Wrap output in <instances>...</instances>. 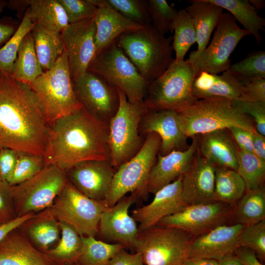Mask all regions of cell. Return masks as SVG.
I'll return each instance as SVG.
<instances>
[{
	"label": "cell",
	"mask_w": 265,
	"mask_h": 265,
	"mask_svg": "<svg viewBox=\"0 0 265 265\" xmlns=\"http://www.w3.org/2000/svg\"><path fill=\"white\" fill-rule=\"evenodd\" d=\"M60 238L56 244L45 253L57 265L78 262L82 249L81 236L70 225L59 222Z\"/></svg>",
	"instance_id": "e575fe53"
},
{
	"label": "cell",
	"mask_w": 265,
	"mask_h": 265,
	"mask_svg": "<svg viewBox=\"0 0 265 265\" xmlns=\"http://www.w3.org/2000/svg\"><path fill=\"white\" fill-rule=\"evenodd\" d=\"M35 24L26 11L14 34L0 48V71L2 73L11 74L20 45Z\"/></svg>",
	"instance_id": "ab89813d"
},
{
	"label": "cell",
	"mask_w": 265,
	"mask_h": 265,
	"mask_svg": "<svg viewBox=\"0 0 265 265\" xmlns=\"http://www.w3.org/2000/svg\"><path fill=\"white\" fill-rule=\"evenodd\" d=\"M234 253L242 265H263L253 250L242 246H238Z\"/></svg>",
	"instance_id": "11a10c76"
},
{
	"label": "cell",
	"mask_w": 265,
	"mask_h": 265,
	"mask_svg": "<svg viewBox=\"0 0 265 265\" xmlns=\"http://www.w3.org/2000/svg\"><path fill=\"white\" fill-rule=\"evenodd\" d=\"M7 1L0 0V13L7 6ZM18 26L10 18L0 20V47L3 45L14 34Z\"/></svg>",
	"instance_id": "db71d44e"
},
{
	"label": "cell",
	"mask_w": 265,
	"mask_h": 265,
	"mask_svg": "<svg viewBox=\"0 0 265 265\" xmlns=\"http://www.w3.org/2000/svg\"><path fill=\"white\" fill-rule=\"evenodd\" d=\"M244 226L239 223L222 225L193 237L189 244L188 258L218 261L233 253L238 247V236Z\"/></svg>",
	"instance_id": "ffe728a7"
},
{
	"label": "cell",
	"mask_w": 265,
	"mask_h": 265,
	"mask_svg": "<svg viewBox=\"0 0 265 265\" xmlns=\"http://www.w3.org/2000/svg\"><path fill=\"white\" fill-rule=\"evenodd\" d=\"M87 71L98 75L122 92L129 102L143 103L150 82L143 78L114 41L95 55Z\"/></svg>",
	"instance_id": "ba28073f"
},
{
	"label": "cell",
	"mask_w": 265,
	"mask_h": 265,
	"mask_svg": "<svg viewBox=\"0 0 265 265\" xmlns=\"http://www.w3.org/2000/svg\"><path fill=\"white\" fill-rule=\"evenodd\" d=\"M160 142L157 133L147 134L140 151L116 169L105 201L107 207L115 205L128 193L135 194L140 199L147 196L148 176L156 162Z\"/></svg>",
	"instance_id": "9c48e42d"
},
{
	"label": "cell",
	"mask_w": 265,
	"mask_h": 265,
	"mask_svg": "<svg viewBox=\"0 0 265 265\" xmlns=\"http://www.w3.org/2000/svg\"><path fill=\"white\" fill-rule=\"evenodd\" d=\"M265 219V188L246 190L236 205L233 224L244 226L255 224Z\"/></svg>",
	"instance_id": "d590c367"
},
{
	"label": "cell",
	"mask_w": 265,
	"mask_h": 265,
	"mask_svg": "<svg viewBox=\"0 0 265 265\" xmlns=\"http://www.w3.org/2000/svg\"><path fill=\"white\" fill-rule=\"evenodd\" d=\"M0 265H57L16 228L0 241Z\"/></svg>",
	"instance_id": "cb8c5ba5"
},
{
	"label": "cell",
	"mask_w": 265,
	"mask_h": 265,
	"mask_svg": "<svg viewBox=\"0 0 265 265\" xmlns=\"http://www.w3.org/2000/svg\"><path fill=\"white\" fill-rule=\"evenodd\" d=\"M198 137L185 150H173L165 156L158 154L157 161L152 166L148 179L147 191H157L183 175L190 166L198 149Z\"/></svg>",
	"instance_id": "603a6c76"
},
{
	"label": "cell",
	"mask_w": 265,
	"mask_h": 265,
	"mask_svg": "<svg viewBox=\"0 0 265 265\" xmlns=\"http://www.w3.org/2000/svg\"><path fill=\"white\" fill-rule=\"evenodd\" d=\"M17 217L12 197L11 186L6 182L0 181V226Z\"/></svg>",
	"instance_id": "681fc988"
},
{
	"label": "cell",
	"mask_w": 265,
	"mask_h": 265,
	"mask_svg": "<svg viewBox=\"0 0 265 265\" xmlns=\"http://www.w3.org/2000/svg\"><path fill=\"white\" fill-rule=\"evenodd\" d=\"M18 156V153L13 149H0V181L7 182L15 167Z\"/></svg>",
	"instance_id": "f907efd6"
},
{
	"label": "cell",
	"mask_w": 265,
	"mask_h": 265,
	"mask_svg": "<svg viewBox=\"0 0 265 265\" xmlns=\"http://www.w3.org/2000/svg\"><path fill=\"white\" fill-rule=\"evenodd\" d=\"M63 8L69 24L92 19L98 7L92 0H57Z\"/></svg>",
	"instance_id": "bcb514c9"
},
{
	"label": "cell",
	"mask_w": 265,
	"mask_h": 265,
	"mask_svg": "<svg viewBox=\"0 0 265 265\" xmlns=\"http://www.w3.org/2000/svg\"><path fill=\"white\" fill-rule=\"evenodd\" d=\"M253 152L257 157L265 161V136L257 131L253 133Z\"/></svg>",
	"instance_id": "9f6ffc18"
},
{
	"label": "cell",
	"mask_w": 265,
	"mask_h": 265,
	"mask_svg": "<svg viewBox=\"0 0 265 265\" xmlns=\"http://www.w3.org/2000/svg\"><path fill=\"white\" fill-rule=\"evenodd\" d=\"M228 130L239 150L253 153V132L239 127H232Z\"/></svg>",
	"instance_id": "816d5d0a"
},
{
	"label": "cell",
	"mask_w": 265,
	"mask_h": 265,
	"mask_svg": "<svg viewBox=\"0 0 265 265\" xmlns=\"http://www.w3.org/2000/svg\"><path fill=\"white\" fill-rule=\"evenodd\" d=\"M182 265H219L218 261L207 258H193L186 259Z\"/></svg>",
	"instance_id": "91938a15"
},
{
	"label": "cell",
	"mask_w": 265,
	"mask_h": 265,
	"mask_svg": "<svg viewBox=\"0 0 265 265\" xmlns=\"http://www.w3.org/2000/svg\"><path fill=\"white\" fill-rule=\"evenodd\" d=\"M208 47L199 54L191 52L187 60L194 66L197 75L201 72L218 74L227 70L230 56L238 43L249 33L237 25L229 12H223Z\"/></svg>",
	"instance_id": "4fadbf2b"
},
{
	"label": "cell",
	"mask_w": 265,
	"mask_h": 265,
	"mask_svg": "<svg viewBox=\"0 0 265 265\" xmlns=\"http://www.w3.org/2000/svg\"><path fill=\"white\" fill-rule=\"evenodd\" d=\"M30 31L20 45L11 74L15 80L26 84L32 82L44 72L36 54Z\"/></svg>",
	"instance_id": "d6a6232c"
},
{
	"label": "cell",
	"mask_w": 265,
	"mask_h": 265,
	"mask_svg": "<svg viewBox=\"0 0 265 265\" xmlns=\"http://www.w3.org/2000/svg\"><path fill=\"white\" fill-rule=\"evenodd\" d=\"M110 265H145L139 252L130 253L123 248L111 259Z\"/></svg>",
	"instance_id": "f5cc1de1"
},
{
	"label": "cell",
	"mask_w": 265,
	"mask_h": 265,
	"mask_svg": "<svg viewBox=\"0 0 265 265\" xmlns=\"http://www.w3.org/2000/svg\"><path fill=\"white\" fill-rule=\"evenodd\" d=\"M106 0L114 9L128 20L141 26L151 24L147 0Z\"/></svg>",
	"instance_id": "f6af8a7d"
},
{
	"label": "cell",
	"mask_w": 265,
	"mask_h": 265,
	"mask_svg": "<svg viewBox=\"0 0 265 265\" xmlns=\"http://www.w3.org/2000/svg\"><path fill=\"white\" fill-rule=\"evenodd\" d=\"M139 200L137 195L131 194L106 207L101 215L97 235L109 243H119L126 249L135 251L139 230L129 210Z\"/></svg>",
	"instance_id": "2e32d148"
},
{
	"label": "cell",
	"mask_w": 265,
	"mask_h": 265,
	"mask_svg": "<svg viewBox=\"0 0 265 265\" xmlns=\"http://www.w3.org/2000/svg\"><path fill=\"white\" fill-rule=\"evenodd\" d=\"M174 35L172 47L176 61L184 60L191 46L196 42V35L191 19L185 9L178 11L173 24Z\"/></svg>",
	"instance_id": "74e56055"
},
{
	"label": "cell",
	"mask_w": 265,
	"mask_h": 265,
	"mask_svg": "<svg viewBox=\"0 0 265 265\" xmlns=\"http://www.w3.org/2000/svg\"><path fill=\"white\" fill-rule=\"evenodd\" d=\"M82 249L78 263L80 265H110L121 244L98 240L93 236H81Z\"/></svg>",
	"instance_id": "8d00e7d4"
},
{
	"label": "cell",
	"mask_w": 265,
	"mask_h": 265,
	"mask_svg": "<svg viewBox=\"0 0 265 265\" xmlns=\"http://www.w3.org/2000/svg\"><path fill=\"white\" fill-rule=\"evenodd\" d=\"M232 104L253 120L257 132L265 136V102L232 101Z\"/></svg>",
	"instance_id": "7dc6e473"
},
{
	"label": "cell",
	"mask_w": 265,
	"mask_h": 265,
	"mask_svg": "<svg viewBox=\"0 0 265 265\" xmlns=\"http://www.w3.org/2000/svg\"><path fill=\"white\" fill-rule=\"evenodd\" d=\"M50 131L42 105L29 85L3 74L0 83V149L44 157Z\"/></svg>",
	"instance_id": "6da1fadb"
},
{
	"label": "cell",
	"mask_w": 265,
	"mask_h": 265,
	"mask_svg": "<svg viewBox=\"0 0 265 265\" xmlns=\"http://www.w3.org/2000/svg\"><path fill=\"white\" fill-rule=\"evenodd\" d=\"M173 38L159 32L151 24L126 31L114 41L141 75L151 82L160 76L174 60Z\"/></svg>",
	"instance_id": "3957f363"
},
{
	"label": "cell",
	"mask_w": 265,
	"mask_h": 265,
	"mask_svg": "<svg viewBox=\"0 0 265 265\" xmlns=\"http://www.w3.org/2000/svg\"><path fill=\"white\" fill-rule=\"evenodd\" d=\"M6 6L15 10L22 20L29 7V0H10L7 1Z\"/></svg>",
	"instance_id": "680465c9"
},
{
	"label": "cell",
	"mask_w": 265,
	"mask_h": 265,
	"mask_svg": "<svg viewBox=\"0 0 265 265\" xmlns=\"http://www.w3.org/2000/svg\"><path fill=\"white\" fill-rule=\"evenodd\" d=\"M30 19L48 29L60 34L69 24L66 13L57 0H29Z\"/></svg>",
	"instance_id": "f546056e"
},
{
	"label": "cell",
	"mask_w": 265,
	"mask_h": 265,
	"mask_svg": "<svg viewBox=\"0 0 265 265\" xmlns=\"http://www.w3.org/2000/svg\"><path fill=\"white\" fill-rule=\"evenodd\" d=\"M34 48L44 72L50 69L63 53L64 49L60 34L35 23L31 30Z\"/></svg>",
	"instance_id": "4dcf8cb0"
},
{
	"label": "cell",
	"mask_w": 265,
	"mask_h": 265,
	"mask_svg": "<svg viewBox=\"0 0 265 265\" xmlns=\"http://www.w3.org/2000/svg\"><path fill=\"white\" fill-rule=\"evenodd\" d=\"M68 182L66 171L55 165H46L32 178L11 186L17 217L35 214L50 208Z\"/></svg>",
	"instance_id": "30bf717a"
},
{
	"label": "cell",
	"mask_w": 265,
	"mask_h": 265,
	"mask_svg": "<svg viewBox=\"0 0 265 265\" xmlns=\"http://www.w3.org/2000/svg\"><path fill=\"white\" fill-rule=\"evenodd\" d=\"M215 168L212 162L196 154L182 180V199L187 206L213 202Z\"/></svg>",
	"instance_id": "44dd1931"
},
{
	"label": "cell",
	"mask_w": 265,
	"mask_h": 265,
	"mask_svg": "<svg viewBox=\"0 0 265 265\" xmlns=\"http://www.w3.org/2000/svg\"><path fill=\"white\" fill-rule=\"evenodd\" d=\"M236 206L218 202L190 205L161 219L157 225L181 229L193 237L233 224Z\"/></svg>",
	"instance_id": "5bb4252c"
},
{
	"label": "cell",
	"mask_w": 265,
	"mask_h": 265,
	"mask_svg": "<svg viewBox=\"0 0 265 265\" xmlns=\"http://www.w3.org/2000/svg\"><path fill=\"white\" fill-rule=\"evenodd\" d=\"M94 18L69 24L60 33L72 80L84 74L95 55Z\"/></svg>",
	"instance_id": "e0dca14e"
},
{
	"label": "cell",
	"mask_w": 265,
	"mask_h": 265,
	"mask_svg": "<svg viewBox=\"0 0 265 265\" xmlns=\"http://www.w3.org/2000/svg\"><path fill=\"white\" fill-rule=\"evenodd\" d=\"M190 5L185 10L189 14L196 35L197 50L195 54L201 53L207 48L212 31L216 27L223 9L207 0L188 1Z\"/></svg>",
	"instance_id": "f1b7e54d"
},
{
	"label": "cell",
	"mask_w": 265,
	"mask_h": 265,
	"mask_svg": "<svg viewBox=\"0 0 265 265\" xmlns=\"http://www.w3.org/2000/svg\"><path fill=\"white\" fill-rule=\"evenodd\" d=\"M116 169L110 160L79 163L66 171L68 181L88 197L105 201Z\"/></svg>",
	"instance_id": "ac0fdd59"
},
{
	"label": "cell",
	"mask_w": 265,
	"mask_h": 265,
	"mask_svg": "<svg viewBox=\"0 0 265 265\" xmlns=\"http://www.w3.org/2000/svg\"><path fill=\"white\" fill-rule=\"evenodd\" d=\"M147 5L152 26L163 35L173 32L178 11L165 0H148Z\"/></svg>",
	"instance_id": "60d3db41"
},
{
	"label": "cell",
	"mask_w": 265,
	"mask_h": 265,
	"mask_svg": "<svg viewBox=\"0 0 265 265\" xmlns=\"http://www.w3.org/2000/svg\"><path fill=\"white\" fill-rule=\"evenodd\" d=\"M182 178L183 175L157 191L149 204L132 211L131 216L139 223V231L156 226L163 218L179 212L187 206L181 196Z\"/></svg>",
	"instance_id": "d6986e66"
},
{
	"label": "cell",
	"mask_w": 265,
	"mask_h": 265,
	"mask_svg": "<svg viewBox=\"0 0 265 265\" xmlns=\"http://www.w3.org/2000/svg\"><path fill=\"white\" fill-rule=\"evenodd\" d=\"M250 3L255 8L260 10L264 7L265 0H249Z\"/></svg>",
	"instance_id": "6125c7cd"
},
{
	"label": "cell",
	"mask_w": 265,
	"mask_h": 265,
	"mask_svg": "<svg viewBox=\"0 0 265 265\" xmlns=\"http://www.w3.org/2000/svg\"><path fill=\"white\" fill-rule=\"evenodd\" d=\"M197 151L215 166L237 171L238 148L228 129H221L202 134Z\"/></svg>",
	"instance_id": "484cf974"
},
{
	"label": "cell",
	"mask_w": 265,
	"mask_h": 265,
	"mask_svg": "<svg viewBox=\"0 0 265 265\" xmlns=\"http://www.w3.org/2000/svg\"><path fill=\"white\" fill-rule=\"evenodd\" d=\"M227 71L240 79H265V52H252L242 60L231 64Z\"/></svg>",
	"instance_id": "b9f144b4"
},
{
	"label": "cell",
	"mask_w": 265,
	"mask_h": 265,
	"mask_svg": "<svg viewBox=\"0 0 265 265\" xmlns=\"http://www.w3.org/2000/svg\"><path fill=\"white\" fill-rule=\"evenodd\" d=\"M27 84L40 101L50 126L82 107L74 90L65 51L50 69Z\"/></svg>",
	"instance_id": "5b68a950"
},
{
	"label": "cell",
	"mask_w": 265,
	"mask_h": 265,
	"mask_svg": "<svg viewBox=\"0 0 265 265\" xmlns=\"http://www.w3.org/2000/svg\"><path fill=\"white\" fill-rule=\"evenodd\" d=\"M98 7L94 18L96 26L95 55L112 43L123 33L141 27L125 18L106 0H92Z\"/></svg>",
	"instance_id": "d4e9b609"
},
{
	"label": "cell",
	"mask_w": 265,
	"mask_h": 265,
	"mask_svg": "<svg viewBox=\"0 0 265 265\" xmlns=\"http://www.w3.org/2000/svg\"><path fill=\"white\" fill-rule=\"evenodd\" d=\"M106 207L104 201L88 197L68 181L50 208L59 222L70 225L80 236L95 237Z\"/></svg>",
	"instance_id": "7c38bea8"
},
{
	"label": "cell",
	"mask_w": 265,
	"mask_h": 265,
	"mask_svg": "<svg viewBox=\"0 0 265 265\" xmlns=\"http://www.w3.org/2000/svg\"><path fill=\"white\" fill-rule=\"evenodd\" d=\"M245 191V183L236 171L215 166L213 202L236 206Z\"/></svg>",
	"instance_id": "836d02e7"
},
{
	"label": "cell",
	"mask_w": 265,
	"mask_h": 265,
	"mask_svg": "<svg viewBox=\"0 0 265 265\" xmlns=\"http://www.w3.org/2000/svg\"><path fill=\"white\" fill-rule=\"evenodd\" d=\"M108 125L83 107L51 126L45 165H55L67 171L87 160H110Z\"/></svg>",
	"instance_id": "7a4b0ae2"
},
{
	"label": "cell",
	"mask_w": 265,
	"mask_h": 265,
	"mask_svg": "<svg viewBox=\"0 0 265 265\" xmlns=\"http://www.w3.org/2000/svg\"><path fill=\"white\" fill-rule=\"evenodd\" d=\"M141 134L157 133L161 142L159 154L165 156L172 151L185 150L187 137L183 132L177 111L164 109L149 110L142 118L139 125Z\"/></svg>",
	"instance_id": "7402d4cb"
},
{
	"label": "cell",
	"mask_w": 265,
	"mask_h": 265,
	"mask_svg": "<svg viewBox=\"0 0 265 265\" xmlns=\"http://www.w3.org/2000/svg\"><path fill=\"white\" fill-rule=\"evenodd\" d=\"M196 75L191 62L174 59L160 76L150 82L144 105L150 111H178L186 107L197 100L192 91Z\"/></svg>",
	"instance_id": "8992f818"
},
{
	"label": "cell",
	"mask_w": 265,
	"mask_h": 265,
	"mask_svg": "<svg viewBox=\"0 0 265 265\" xmlns=\"http://www.w3.org/2000/svg\"><path fill=\"white\" fill-rule=\"evenodd\" d=\"M218 264L219 265H242L234 252L222 257L218 260Z\"/></svg>",
	"instance_id": "94428289"
},
{
	"label": "cell",
	"mask_w": 265,
	"mask_h": 265,
	"mask_svg": "<svg viewBox=\"0 0 265 265\" xmlns=\"http://www.w3.org/2000/svg\"><path fill=\"white\" fill-rule=\"evenodd\" d=\"M118 110L108 123V141L110 161L117 169L134 157L145 139L139 132L140 122L149 111L144 103H131L121 91Z\"/></svg>",
	"instance_id": "52a82bcc"
},
{
	"label": "cell",
	"mask_w": 265,
	"mask_h": 265,
	"mask_svg": "<svg viewBox=\"0 0 265 265\" xmlns=\"http://www.w3.org/2000/svg\"><path fill=\"white\" fill-rule=\"evenodd\" d=\"M18 228L35 248L44 253L53 247L60 237L59 222L50 208L34 214Z\"/></svg>",
	"instance_id": "83f0119b"
},
{
	"label": "cell",
	"mask_w": 265,
	"mask_h": 265,
	"mask_svg": "<svg viewBox=\"0 0 265 265\" xmlns=\"http://www.w3.org/2000/svg\"><path fill=\"white\" fill-rule=\"evenodd\" d=\"M2 77H3V74L0 71V83L1 81Z\"/></svg>",
	"instance_id": "e7e4bbea"
},
{
	"label": "cell",
	"mask_w": 265,
	"mask_h": 265,
	"mask_svg": "<svg viewBox=\"0 0 265 265\" xmlns=\"http://www.w3.org/2000/svg\"><path fill=\"white\" fill-rule=\"evenodd\" d=\"M226 9L244 27L250 35H253L260 45L263 38L260 31H264L265 19L259 16L248 0H207Z\"/></svg>",
	"instance_id": "1f68e13d"
},
{
	"label": "cell",
	"mask_w": 265,
	"mask_h": 265,
	"mask_svg": "<svg viewBox=\"0 0 265 265\" xmlns=\"http://www.w3.org/2000/svg\"><path fill=\"white\" fill-rule=\"evenodd\" d=\"M238 246L250 248L255 252L259 260H265V219L245 225L238 238Z\"/></svg>",
	"instance_id": "ee69618b"
},
{
	"label": "cell",
	"mask_w": 265,
	"mask_h": 265,
	"mask_svg": "<svg viewBox=\"0 0 265 265\" xmlns=\"http://www.w3.org/2000/svg\"><path fill=\"white\" fill-rule=\"evenodd\" d=\"M243 84L242 91L238 100L265 102V79H239Z\"/></svg>",
	"instance_id": "c3c4849f"
},
{
	"label": "cell",
	"mask_w": 265,
	"mask_h": 265,
	"mask_svg": "<svg viewBox=\"0 0 265 265\" xmlns=\"http://www.w3.org/2000/svg\"><path fill=\"white\" fill-rule=\"evenodd\" d=\"M34 214L29 213L25 216L18 217L14 220L0 226V241L12 230L18 228L25 220L32 217Z\"/></svg>",
	"instance_id": "6f0895ef"
},
{
	"label": "cell",
	"mask_w": 265,
	"mask_h": 265,
	"mask_svg": "<svg viewBox=\"0 0 265 265\" xmlns=\"http://www.w3.org/2000/svg\"><path fill=\"white\" fill-rule=\"evenodd\" d=\"M237 172L243 180L246 190L258 188L264 185L265 161L255 154L238 150Z\"/></svg>",
	"instance_id": "f35d334b"
},
{
	"label": "cell",
	"mask_w": 265,
	"mask_h": 265,
	"mask_svg": "<svg viewBox=\"0 0 265 265\" xmlns=\"http://www.w3.org/2000/svg\"><path fill=\"white\" fill-rule=\"evenodd\" d=\"M45 166L44 157L18 153L15 167L7 182L10 186L19 184L33 177Z\"/></svg>",
	"instance_id": "7bdbcfd3"
},
{
	"label": "cell",
	"mask_w": 265,
	"mask_h": 265,
	"mask_svg": "<svg viewBox=\"0 0 265 265\" xmlns=\"http://www.w3.org/2000/svg\"><path fill=\"white\" fill-rule=\"evenodd\" d=\"M242 88L241 80L227 71L221 75L201 72L193 80L192 91L197 100L220 98L234 101L239 98Z\"/></svg>",
	"instance_id": "4316f807"
},
{
	"label": "cell",
	"mask_w": 265,
	"mask_h": 265,
	"mask_svg": "<svg viewBox=\"0 0 265 265\" xmlns=\"http://www.w3.org/2000/svg\"><path fill=\"white\" fill-rule=\"evenodd\" d=\"M65 265H80L78 262L66 264Z\"/></svg>",
	"instance_id": "be15d7a7"
},
{
	"label": "cell",
	"mask_w": 265,
	"mask_h": 265,
	"mask_svg": "<svg viewBox=\"0 0 265 265\" xmlns=\"http://www.w3.org/2000/svg\"><path fill=\"white\" fill-rule=\"evenodd\" d=\"M193 237L179 229L156 225L139 231L135 252L141 254L145 265H182Z\"/></svg>",
	"instance_id": "8fae6325"
},
{
	"label": "cell",
	"mask_w": 265,
	"mask_h": 265,
	"mask_svg": "<svg viewBox=\"0 0 265 265\" xmlns=\"http://www.w3.org/2000/svg\"><path fill=\"white\" fill-rule=\"evenodd\" d=\"M72 81L76 96L82 107L108 125L119 107L117 90L100 76L87 71Z\"/></svg>",
	"instance_id": "9a60e30c"
},
{
	"label": "cell",
	"mask_w": 265,
	"mask_h": 265,
	"mask_svg": "<svg viewBox=\"0 0 265 265\" xmlns=\"http://www.w3.org/2000/svg\"><path fill=\"white\" fill-rule=\"evenodd\" d=\"M224 98L199 99L177 111L181 130L187 138L221 129L239 127L256 131L252 118Z\"/></svg>",
	"instance_id": "277c9868"
}]
</instances>
